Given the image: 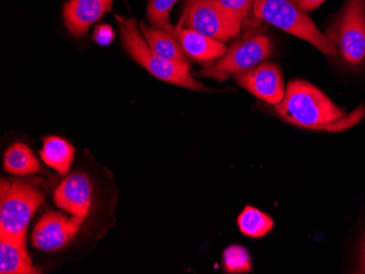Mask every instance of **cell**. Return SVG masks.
<instances>
[{
    "instance_id": "obj_1",
    "label": "cell",
    "mask_w": 365,
    "mask_h": 274,
    "mask_svg": "<svg viewBox=\"0 0 365 274\" xmlns=\"http://www.w3.org/2000/svg\"><path fill=\"white\" fill-rule=\"evenodd\" d=\"M274 110L286 122L314 130L339 132L350 128L362 118L364 108L349 116L327 95L304 80H292L287 85L284 98Z\"/></svg>"
},
{
    "instance_id": "obj_2",
    "label": "cell",
    "mask_w": 365,
    "mask_h": 274,
    "mask_svg": "<svg viewBox=\"0 0 365 274\" xmlns=\"http://www.w3.org/2000/svg\"><path fill=\"white\" fill-rule=\"evenodd\" d=\"M120 24L122 42L131 58L136 60L145 70L158 79L196 91H207L209 88L194 79L190 73V63H178L158 56L150 50L139 33L138 24L135 19L116 16Z\"/></svg>"
},
{
    "instance_id": "obj_3",
    "label": "cell",
    "mask_w": 365,
    "mask_h": 274,
    "mask_svg": "<svg viewBox=\"0 0 365 274\" xmlns=\"http://www.w3.org/2000/svg\"><path fill=\"white\" fill-rule=\"evenodd\" d=\"M254 17L311 43L327 56H336L337 47L293 0H255Z\"/></svg>"
},
{
    "instance_id": "obj_4",
    "label": "cell",
    "mask_w": 365,
    "mask_h": 274,
    "mask_svg": "<svg viewBox=\"0 0 365 274\" xmlns=\"http://www.w3.org/2000/svg\"><path fill=\"white\" fill-rule=\"evenodd\" d=\"M0 237L26 241L29 223L44 204V194L34 181H1Z\"/></svg>"
},
{
    "instance_id": "obj_5",
    "label": "cell",
    "mask_w": 365,
    "mask_h": 274,
    "mask_svg": "<svg viewBox=\"0 0 365 274\" xmlns=\"http://www.w3.org/2000/svg\"><path fill=\"white\" fill-rule=\"evenodd\" d=\"M326 36L342 58L354 66L365 60V7L363 0H348L327 28Z\"/></svg>"
},
{
    "instance_id": "obj_6",
    "label": "cell",
    "mask_w": 365,
    "mask_h": 274,
    "mask_svg": "<svg viewBox=\"0 0 365 274\" xmlns=\"http://www.w3.org/2000/svg\"><path fill=\"white\" fill-rule=\"evenodd\" d=\"M225 43L237 38L242 22L215 0H186L180 26Z\"/></svg>"
},
{
    "instance_id": "obj_7",
    "label": "cell",
    "mask_w": 365,
    "mask_h": 274,
    "mask_svg": "<svg viewBox=\"0 0 365 274\" xmlns=\"http://www.w3.org/2000/svg\"><path fill=\"white\" fill-rule=\"evenodd\" d=\"M272 44L266 36H254L235 43L225 56L197 73L200 78H211L220 83L259 65L272 55Z\"/></svg>"
},
{
    "instance_id": "obj_8",
    "label": "cell",
    "mask_w": 365,
    "mask_h": 274,
    "mask_svg": "<svg viewBox=\"0 0 365 274\" xmlns=\"http://www.w3.org/2000/svg\"><path fill=\"white\" fill-rule=\"evenodd\" d=\"M237 83L258 99L277 105L284 98V77L280 68L272 61H264L250 70L235 75Z\"/></svg>"
},
{
    "instance_id": "obj_9",
    "label": "cell",
    "mask_w": 365,
    "mask_h": 274,
    "mask_svg": "<svg viewBox=\"0 0 365 274\" xmlns=\"http://www.w3.org/2000/svg\"><path fill=\"white\" fill-rule=\"evenodd\" d=\"M80 225L76 218H66L59 212H47L34 228L32 244L47 253L59 251L79 232Z\"/></svg>"
},
{
    "instance_id": "obj_10",
    "label": "cell",
    "mask_w": 365,
    "mask_h": 274,
    "mask_svg": "<svg viewBox=\"0 0 365 274\" xmlns=\"http://www.w3.org/2000/svg\"><path fill=\"white\" fill-rule=\"evenodd\" d=\"M54 201L63 211L83 222L92 202V185L88 174L78 172L63 179L55 191Z\"/></svg>"
},
{
    "instance_id": "obj_11",
    "label": "cell",
    "mask_w": 365,
    "mask_h": 274,
    "mask_svg": "<svg viewBox=\"0 0 365 274\" xmlns=\"http://www.w3.org/2000/svg\"><path fill=\"white\" fill-rule=\"evenodd\" d=\"M114 0H69L63 7V20L73 36L82 38L90 26L112 10Z\"/></svg>"
},
{
    "instance_id": "obj_12",
    "label": "cell",
    "mask_w": 365,
    "mask_h": 274,
    "mask_svg": "<svg viewBox=\"0 0 365 274\" xmlns=\"http://www.w3.org/2000/svg\"><path fill=\"white\" fill-rule=\"evenodd\" d=\"M173 36L182 47L184 54L198 63L211 65V61L225 56L227 51L225 43L180 26H176Z\"/></svg>"
},
{
    "instance_id": "obj_13",
    "label": "cell",
    "mask_w": 365,
    "mask_h": 274,
    "mask_svg": "<svg viewBox=\"0 0 365 274\" xmlns=\"http://www.w3.org/2000/svg\"><path fill=\"white\" fill-rule=\"evenodd\" d=\"M0 273L40 274L26 251V241L0 237Z\"/></svg>"
},
{
    "instance_id": "obj_14",
    "label": "cell",
    "mask_w": 365,
    "mask_h": 274,
    "mask_svg": "<svg viewBox=\"0 0 365 274\" xmlns=\"http://www.w3.org/2000/svg\"><path fill=\"white\" fill-rule=\"evenodd\" d=\"M140 30L150 50L158 56L178 63H188L182 47L172 34L153 26H147L145 22H141Z\"/></svg>"
},
{
    "instance_id": "obj_15",
    "label": "cell",
    "mask_w": 365,
    "mask_h": 274,
    "mask_svg": "<svg viewBox=\"0 0 365 274\" xmlns=\"http://www.w3.org/2000/svg\"><path fill=\"white\" fill-rule=\"evenodd\" d=\"M45 164L54 169L61 175H67L75 157V148L61 137H47L40 151Z\"/></svg>"
},
{
    "instance_id": "obj_16",
    "label": "cell",
    "mask_w": 365,
    "mask_h": 274,
    "mask_svg": "<svg viewBox=\"0 0 365 274\" xmlns=\"http://www.w3.org/2000/svg\"><path fill=\"white\" fill-rule=\"evenodd\" d=\"M4 167L11 175L29 176L38 173L41 164L36 154L24 143H14L4 157Z\"/></svg>"
},
{
    "instance_id": "obj_17",
    "label": "cell",
    "mask_w": 365,
    "mask_h": 274,
    "mask_svg": "<svg viewBox=\"0 0 365 274\" xmlns=\"http://www.w3.org/2000/svg\"><path fill=\"white\" fill-rule=\"evenodd\" d=\"M240 230L246 236L262 237L272 231L274 221L253 206H246L237 218Z\"/></svg>"
},
{
    "instance_id": "obj_18",
    "label": "cell",
    "mask_w": 365,
    "mask_h": 274,
    "mask_svg": "<svg viewBox=\"0 0 365 274\" xmlns=\"http://www.w3.org/2000/svg\"><path fill=\"white\" fill-rule=\"evenodd\" d=\"M178 0H149L148 3V19L153 28L165 31L174 36L176 26L170 22V12L173 9Z\"/></svg>"
},
{
    "instance_id": "obj_19",
    "label": "cell",
    "mask_w": 365,
    "mask_h": 274,
    "mask_svg": "<svg viewBox=\"0 0 365 274\" xmlns=\"http://www.w3.org/2000/svg\"><path fill=\"white\" fill-rule=\"evenodd\" d=\"M225 270L229 273H243L252 270L251 255L244 247L232 245L223 253Z\"/></svg>"
},
{
    "instance_id": "obj_20",
    "label": "cell",
    "mask_w": 365,
    "mask_h": 274,
    "mask_svg": "<svg viewBox=\"0 0 365 274\" xmlns=\"http://www.w3.org/2000/svg\"><path fill=\"white\" fill-rule=\"evenodd\" d=\"M225 11L243 23L253 14L255 0H215Z\"/></svg>"
},
{
    "instance_id": "obj_21",
    "label": "cell",
    "mask_w": 365,
    "mask_h": 274,
    "mask_svg": "<svg viewBox=\"0 0 365 274\" xmlns=\"http://www.w3.org/2000/svg\"><path fill=\"white\" fill-rule=\"evenodd\" d=\"M115 33L108 24L96 26L93 31V41L101 46H108L114 41Z\"/></svg>"
},
{
    "instance_id": "obj_22",
    "label": "cell",
    "mask_w": 365,
    "mask_h": 274,
    "mask_svg": "<svg viewBox=\"0 0 365 274\" xmlns=\"http://www.w3.org/2000/svg\"><path fill=\"white\" fill-rule=\"evenodd\" d=\"M297 4V7L307 14V12H313L325 1V0H293Z\"/></svg>"
},
{
    "instance_id": "obj_23",
    "label": "cell",
    "mask_w": 365,
    "mask_h": 274,
    "mask_svg": "<svg viewBox=\"0 0 365 274\" xmlns=\"http://www.w3.org/2000/svg\"><path fill=\"white\" fill-rule=\"evenodd\" d=\"M361 272L365 273V241L363 245L362 257H361Z\"/></svg>"
}]
</instances>
